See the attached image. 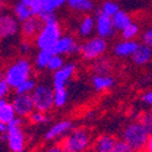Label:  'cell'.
I'll use <instances>...</instances> for the list:
<instances>
[{"label": "cell", "mask_w": 152, "mask_h": 152, "mask_svg": "<svg viewBox=\"0 0 152 152\" xmlns=\"http://www.w3.org/2000/svg\"><path fill=\"white\" fill-rule=\"evenodd\" d=\"M91 85L97 91H106L115 85V79L110 74H93Z\"/></svg>", "instance_id": "obj_18"}, {"label": "cell", "mask_w": 152, "mask_h": 152, "mask_svg": "<svg viewBox=\"0 0 152 152\" xmlns=\"http://www.w3.org/2000/svg\"><path fill=\"white\" fill-rule=\"evenodd\" d=\"M75 71H77L75 63L68 62L62 68L54 72V74H53V86H54V89H65V88H67V84L73 78Z\"/></svg>", "instance_id": "obj_9"}, {"label": "cell", "mask_w": 152, "mask_h": 152, "mask_svg": "<svg viewBox=\"0 0 152 152\" xmlns=\"http://www.w3.org/2000/svg\"><path fill=\"white\" fill-rule=\"evenodd\" d=\"M11 102L16 110L17 117L28 118L35 111V106L31 94H15Z\"/></svg>", "instance_id": "obj_8"}, {"label": "cell", "mask_w": 152, "mask_h": 152, "mask_svg": "<svg viewBox=\"0 0 152 152\" xmlns=\"http://www.w3.org/2000/svg\"><path fill=\"white\" fill-rule=\"evenodd\" d=\"M51 56H53V53L50 50H39L34 58V67L38 71L48 69V65H49Z\"/></svg>", "instance_id": "obj_24"}, {"label": "cell", "mask_w": 152, "mask_h": 152, "mask_svg": "<svg viewBox=\"0 0 152 152\" xmlns=\"http://www.w3.org/2000/svg\"><path fill=\"white\" fill-rule=\"evenodd\" d=\"M43 152H66V151L63 150V147L61 146V144H56V145H53V146L46 147Z\"/></svg>", "instance_id": "obj_41"}, {"label": "cell", "mask_w": 152, "mask_h": 152, "mask_svg": "<svg viewBox=\"0 0 152 152\" xmlns=\"http://www.w3.org/2000/svg\"><path fill=\"white\" fill-rule=\"evenodd\" d=\"M35 110L42 112H50L55 107V90L54 86L48 84H38L31 94Z\"/></svg>", "instance_id": "obj_6"}, {"label": "cell", "mask_w": 152, "mask_h": 152, "mask_svg": "<svg viewBox=\"0 0 152 152\" xmlns=\"http://www.w3.org/2000/svg\"><path fill=\"white\" fill-rule=\"evenodd\" d=\"M55 90V107L61 108L68 101V91L67 89H54Z\"/></svg>", "instance_id": "obj_29"}, {"label": "cell", "mask_w": 152, "mask_h": 152, "mask_svg": "<svg viewBox=\"0 0 152 152\" xmlns=\"http://www.w3.org/2000/svg\"><path fill=\"white\" fill-rule=\"evenodd\" d=\"M150 137L148 132L140 121H134L124 128L122 133V140L125 141L136 152H142Z\"/></svg>", "instance_id": "obj_3"}, {"label": "cell", "mask_w": 152, "mask_h": 152, "mask_svg": "<svg viewBox=\"0 0 152 152\" xmlns=\"http://www.w3.org/2000/svg\"><path fill=\"white\" fill-rule=\"evenodd\" d=\"M141 39H142L144 44L152 48V28H148L147 31L144 32V34L141 35Z\"/></svg>", "instance_id": "obj_38"}, {"label": "cell", "mask_w": 152, "mask_h": 152, "mask_svg": "<svg viewBox=\"0 0 152 152\" xmlns=\"http://www.w3.org/2000/svg\"><path fill=\"white\" fill-rule=\"evenodd\" d=\"M96 28V21L93 16L90 15H85L82 21L79 22V26H78V33L80 37L86 38L89 37Z\"/></svg>", "instance_id": "obj_20"}, {"label": "cell", "mask_w": 152, "mask_h": 152, "mask_svg": "<svg viewBox=\"0 0 152 152\" xmlns=\"http://www.w3.org/2000/svg\"><path fill=\"white\" fill-rule=\"evenodd\" d=\"M38 17L42 20L43 23H49V22L57 21V17H56L54 11H43V12H40V15Z\"/></svg>", "instance_id": "obj_35"}, {"label": "cell", "mask_w": 152, "mask_h": 152, "mask_svg": "<svg viewBox=\"0 0 152 152\" xmlns=\"http://www.w3.org/2000/svg\"><path fill=\"white\" fill-rule=\"evenodd\" d=\"M66 63H65V60H63V57L61 55H54L51 56V58H50V62H49V65H48V71L50 72H56L58 71L60 68H62L63 66H65Z\"/></svg>", "instance_id": "obj_32"}, {"label": "cell", "mask_w": 152, "mask_h": 152, "mask_svg": "<svg viewBox=\"0 0 152 152\" xmlns=\"http://www.w3.org/2000/svg\"><path fill=\"white\" fill-rule=\"evenodd\" d=\"M10 90H11V86L7 84V82L1 77L0 79V97L1 99H5L9 94H10Z\"/></svg>", "instance_id": "obj_37"}, {"label": "cell", "mask_w": 152, "mask_h": 152, "mask_svg": "<svg viewBox=\"0 0 152 152\" xmlns=\"http://www.w3.org/2000/svg\"><path fill=\"white\" fill-rule=\"evenodd\" d=\"M16 117H17V113L11 101H7L6 99L0 100V123L9 124Z\"/></svg>", "instance_id": "obj_17"}, {"label": "cell", "mask_w": 152, "mask_h": 152, "mask_svg": "<svg viewBox=\"0 0 152 152\" xmlns=\"http://www.w3.org/2000/svg\"><path fill=\"white\" fill-rule=\"evenodd\" d=\"M91 134L86 128L79 126L62 139L61 146L66 152H88L91 146Z\"/></svg>", "instance_id": "obj_2"}, {"label": "cell", "mask_w": 152, "mask_h": 152, "mask_svg": "<svg viewBox=\"0 0 152 152\" xmlns=\"http://www.w3.org/2000/svg\"><path fill=\"white\" fill-rule=\"evenodd\" d=\"M43 11H54L60 9L63 4H67V0H39ZM42 11V12H43Z\"/></svg>", "instance_id": "obj_28"}, {"label": "cell", "mask_w": 152, "mask_h": 152, "mask_svg": "<svg viewBox=\"0 0 152 152\" xmlns=\"http://www.w3.org/2000/svg\"><path fill=\"white\" fill-rule=\"evenodd\" d=\"M43 27V22L38 16H33L24 22H21V34L24 39H35L39 31Z\"/></svg>", "instance_id": "obj_14"}, {"label": "cell", "mask_w": 152, "mask_h": 152, "mask_svg": "<svg viewBox=\"0 0 152 152\" xmlns=\"http://www.w3.org/2000/svg\"><path fill=\"white\" fill-rule=\"evenodd\" d=\"M141 101L144 104H146L147 106H152V90L145 91L141 95Z\"/></svg>", "instance_id": "obj_40"}, {"label": "cell", "mask_w": 152, "mask_h": 152, "mask_svg": "<svg viewBox=\"0 0 152 152\" xmlns=\"http://www.w3.org/2000/svg\"><path fill=\"white\" fill-rule=\"evenodd\" d=\"M37 82L35 79L33 78H29L28 80H26L24 83H22L17 89H15V94H32L33 90L35 89V86H37Z\"/></svg>", "instance_id": "obj_30"}, {"label": "cell", "mask_w": 152, "mask_h": 152, "mask_svg": "<svg viewBox=\"0 0 152 152\" xmlns=\"http://www.w3.org/2000/svg\"><path fill=\"white\" fill-rule=\"evenodd\" d=\"M106 50H107L106 39L97 35V37L90 38L89 40H86L80 45L79 54L84 60L94 62L97 58L102 57V55L106 53Z\"/></svg>", "instance_id": "obj_7"}, {"label": "cell", "mask_w": 152, "mask_h": 152, "mask_svg": "<svg viewBox=\"0 0 152 152\" xmlns=\"http://www.w3.org/2000/svg\"><path fill=\"white\" fill-rule=\"evenodd\" d=\"M112 152H136V151H135L134 148H132V147H130L128 144H126L125 141H123V140H118Z\"/></svg>", "instance_id": "obj_36"}, {"label": "cell", "mask_w": 152, "mask_h": 152, "mask_svg": "<svg viewBox=\"0 0 152 152\" xmlns=\"http://www.w3.org/2000/svg\"><path fill=\"white\" fill-rule=\"evenodd\" d=\"M22 125L23 118L16 117L7 124L6 134L1 135V139L6 141L7 147L11 152H23L26 148V136H24Z\"/></svg>", "instance_id": "obj_4"}, {"label": "cell", "mask_w": 152, "mask_h": 152, "mask_svg": "<svg viewBox=\"0 0 152 152\" xmlns=\"http://www.w3.org/2000/svg\"><path fill=\"white\" fill-rule=\"evenodd\" d=\"M21 53L24 54V55H27L28 53H31V50H32V44H31V40L28 39H24L22 43H21Z\"/></svg>", "instance_id": "obj_39"}, {"label": "cell", "mask_w": 152, "mask_h": 152, "mask_svg": "<svg viewBox=\"0 0 152 152\" xmlns=\"http://www.w3.org/2000/svg\"><path fill=\"white\" fill-rule=\"evenodd\" d=\"M96 33L99 37L101 38H111L115 35V32H116V28L113 26V21H112V17L104 14L102 11H99L97 15H96Z\"/></svg>", "instance_id": "obj_12"}, {"label": "cell", "mask_w": 152, "mask_h": 152, "mask_svg": "<svg viewBox=\"0 0 152 152\" xmlns=\"http://www.w3.org/2000/svg\"><path fill=\"white\" fill-rule=\"evenodd\" d=\"M12 12H14L15 17H16L20 22H24L26 20H28V18H31V17L34 16L33 11H32L26 4H24V3H22L21 0H20L18 3H16V4L14 5Z\"/></svg>", "instance_id": "obj_23"}, {"label": "cell", "mask_w": 152, "mask_h": 152, "mask_svg": "<svg viewBox=\"0 0 152 152\" xmlns=\"http://www.w3.org/2000/svg\"><path fill=\"white\" fill-rule=\"evenodd\" d=\"M29 122L32 124H35V125H40V124H44V123H48L50 121V116L48 112H42V111H38L35 110L32 115L28 117Z\"/></svg>", "instance_id": "obj_26"}, {"label": "cell", "mask_w": 152, "mask_h": 152, "mask_svg": "<svg viewBox=\"0 0 152 152\" xmlns=\"http://www.w3.org/2000/svg\"><path fill=\"white\" fill-rule=\"evenodd\" d=\"M72 129H73V124L71 121H68V119L58 121L45 132L44 137L48 141H54L60 137H65L66 135H68L72 132Z\"/></svg>", "instance_id": "obj_11"}, {"label": "cell", "mask_w": 152, "mask_h": 152, "mask_svg": "<svg viewBox=\"0 0 152 152\" xmlns=\"http://www.w3.org/2000/svg\"><path fill=\"white\" fill-rule=\"evenodd\" d=\"M18 31H21L20 21L15 17V15L4 14L0 17V35L3 38L15 37Z\"/></svg>", "instance_id": "obj_13"}, {"label": "cell", "mask_w": 152, "mask_h": 152, "mask_svg": "<svg viewBox=\"0 0 152 152\" xmlns=\"http://www.w3.org/2000/svg\"><path fill=\"white\" fill-rule=\"evenodd\" d=\"M22 3L26 4L32 11H33V14L34 16H39L40 15V12L43 11V7L39 3V0H21Z\"/></svg>", "instance_id": "obj_34"}, {"label": "cell", "mask_w": 152, "mask_h": 152, "mask_svg": "<svg viewBox=\"0 0 152 152\" xmlns=\"http://www.w3.org/2000/svg\"><path fill=\"white\" fill-rule=\"evenodd\" d=\"M142 152H152V135H150L148 140L146 142V146H145V148H144Z\"/></svg>", "instance_id": "obj_42"}, {"label": "cell", "mask_w": 152, "mask_h": 152, "mask_svg": "<svg viewBox=\"0 0 152 152\" xmlns=\"http://www.w3.org/2000/svg\"><path fill=\"white\" fill-rule=\"evenodd\" d=\"M132 60L135 65L137 66H144L152 60V48L147 46L146 44H140L135 51V54L132 56Z\"/></svg>", "instance_id": "obj_19"}, {"label": "cell", "mask_w": 152, "mask_h": 152, "mask_svg": "<svg viewBox=\"0 0 152 152\" xmlns=\"http://www.w3.org/2000/svg\"><path fill=\"white\" fill-rule=\"evenodd\" d=\"M62 37L61 27L57 21L43 23V27L34 39V44L39 50H51Z\"/></svg>", "instance_id": "obj_5"}, {"label": "cell", "mask_w": 152, "mask_h": 152, "mask_svg": "<svg viewBox=\"0 0 152 152\" xmlns=\"http://www.w3.org/2000/svg\"><path fill=\"white\" fill-rule=\"evenodd\" d=\"M139 32H140V28H139V26L136 23L133 22L124 31L121 32V37L124 40H134L135 38L139 35Z\"/></svg>", "instance_id": "obj_27"}, {"label": "cell", "mask_w": 152, "mask_h": 152, "mask_svg": "<svg viewBox=\"0 0 152 152\" xmlns=\"http://www.w3.org/2000/svg\"><path fill=\"white\" fill-rule=\"evenodd\" d=\"M117 139L110 134H101L96 137V140L93 144L94 152H112L117 144Z\"/></svg>", "instance_id": "obj_15"}, {"label": "cell", "mask_w": 152, "mask_h": 152, "mask_svg": "<svg viewBox=\"0 0 152 152\" xmlns=\"http://www.w3.org/2000/svg\"><path fill=\"white\" fill-rule=\"evenodd\" d=\"M137 42L135 40H121L113 46V54L118 57H132L139 48Z\"/></svg>", "instance_id": "obj_16"}, {"label": "cell", "mask_w": 152, "mask_h": 152, "mask_svg": "<svg viewBox=\"0 0 152 152\" xmlns=\"http://www.w3.org/2000/svg\"><path fill=\"white\" fill-rule=\"evenodd\" d=\"M140 121L150 135H152V111H146L140 116Z\"/></svg>", "instance_id": "obj_33"}, {"label": "cell", "mask_w": 152, "mask_h": 152, "mask_svg": "<svg viewBox=\"0 0 152 152\" xmlns=\"http://www.w3.org/2000/svg\"><path fill=\"white\" fill-rule=\"evenodd\" d=\"M32 74H33L32 62L26 57H21L15 60L14 62H11L6 67L3 74V78L7 82V84L11 86V89L15 90L22 83L32 78Z\"/></svg>", "instance_id": "obj_1"}, {"label": "cell", "mask_w": 152, "mask_h": 152, "mask_svg": "<svg viewBox=\"0 0 152 152\" xmlns=\"http://www.w3.org/2000/svg\"><path fill=\"white\" fill-rule=\"evenodd\" d=\"M112 21H113V26H115L117 32L124 31L126 27L129 26V24L133 23L130 15L126 14L125 11H122V10H119L117 14L112 17Z\"/></svg>", "instance_id": "obj_22"}, {"label": "cell", "mask_w": 152, "mask_h": 152, "mask_svg": "<svg viewBox=\"0 0 152 152\" xmlns=\"http://www.w3.org/2000/svg\"><path fill=\"white\" fill-rule=\"evenodd\" d=\"M80 45L75 42V39L72 35H62L57 44L54 46L51 53L54 55H73L75 53H79Z\"/></svg>", "instance_id": "obj_10"}, {"label": "cell", "mask_w": 152, "mask_h": 152, "mask_svg": "<svg viewBox=\"0 0 152 152\" xmlns=\"http://www.w3.org/2000/svg\"><path fill=\"white\" fill-rule=\"evenodd\" d=\"M100 11H102L104 14L113 17L117 12L119 11V5L116 3V1H113V0H107V1H105L102 4V6H101Z\"/></svg>", "instance_id": "obj_31"}, {"label": "cell", "mask_w": 152, "mask_h": 152, "mask_svg": "<svg viewBox=\"0 0 152 152\" xmlns=\"http://www.w3.org/2000/svg\"><path fill=\"white\" fill-rule=\"evenodd\" d=\"M67 5L71 10L80 14H89L95 6L93 0H67Z\"/></svg>", "instance_id": "obj_21"}, {"label": "cell", "mask_w": 152, "mask_h": 152, "mask_svg": "<svg viewBox=\"0 0 152 152\" xmlns=\"http://www.w3.org/2000/svg\"><path fill=\"white\" fill-rule=\"evenodd\" d=\"M111 68V61L105 57H100L93 63V71L95 72V74H110Z\"/></svg>", "instance_id": "obj_25"}]
</instances>
